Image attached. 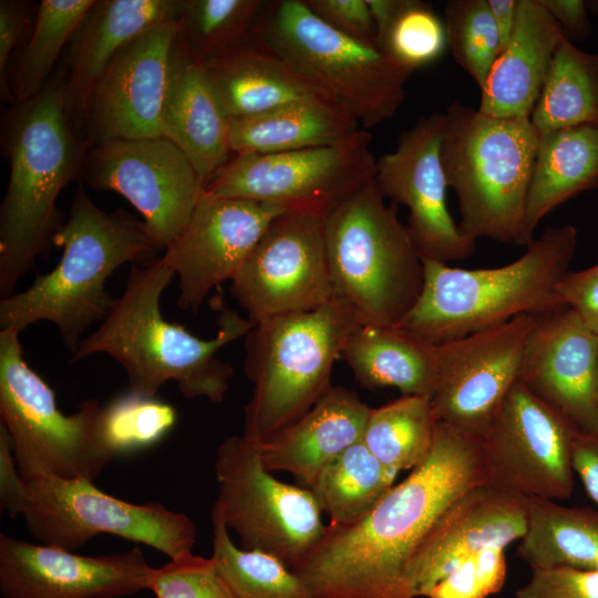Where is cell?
<instances>
[{
    "instance_id": "cell-1",
    "label": "cell",
    "mask_w": 598,
    "mask_h": 598,
    "mask_svg": "<svg viewBox=\"0 0 598 598\" xmlns=\"http://www.w3.org/2000/svg\"><path fill=\"white\" fill-rule=\"evenodd\" d=\"M487 483L480 436L439 422L425 460L350 526L328 524L293 569L315 598H416L405 566L444 509Z\"/></svg>"
},
{
    "instance_id": "cell-2",
    "label": "cell",
    "mask_w": 598,
    "mask_h": 598,
    "mask_svg": "<svg viewBox=\"0 0 598 598\" xmlns=\"http://www.w3.org/2000/svg\"><path fill=\"white\" fill-rule=\"evenodd\" d=\"M174 277L162 257L144 266L132 264L122 295L114 299L100 327L82 338L71 361L105 353L123 367L128 392L154 398L164 383L175 381L186 399L219 403L234 370L217 353L246 337L255 323L224 308L216 336L204 340L165 320L161 297Z\"/></svg>"
},
{
    "instance_id": "cell-3",
    "label": "cell",
    "mask_w": 598,
    "mask_h": 598,
    "mask_svg": "<svg viewBox=\"0 0 598 598\" xmlns=\"http://www.w3.org/2000/svg\"><path fill=\"white\" fill-rule=\"evenodd\" d=\"M3 120L10 176L0 209L1 299L53 243L56 198L81 176L91 146L70 115L60 72L32 99L11 104Z\"/></svg>"
},
{
    "instance_id": "cell-4",
    "label": "cell",
    "mask_w": 598,
    "mask_h": 598,
    "mask_svg": "<svg viewBox=\"0 0 598 598\" xmlns=\"http://www.w3.org/2000/svg\"><path fill=\"white\" fill-rule=\"evenodd\" d=\"M53 244L63 249L60 261L25 290L1 299L0 328L21 332L38 321L52 322L74 353L81 334L111 310L115 298L106 290L107 278L126 262L147 259L157 247L143 220L123 209L104 212L81 185Z\"/></svg>"
},
{
    "instance_id": "cell-5",
    "label": "cell",
    "mask_w": 598,
    "mask_h": 598,
    "mask_svg": "<svg viewBox=\"0 0 598 598\" xmlns=\"http://www.w3.org/2000/svg\"><path fill=\"white\" fill-rule=\"evenodd\" d=\"M577 245V228L561 225L547 228L523 256L496 268L465 269L423 259L422 292L395 327L437 346L522 315L565 307L557 287Z\"/></svg>"
},
{
    "instance_id": "cell-6",
    "label": "cell",
    "mask_w": 598,
    "mask_h": 598,
    "mask_svg": "<svg viewBox=\"0 0 598 598\" xmlns=\"http://www.w3.org/2000/svg\"><path fill=\"white\" fill-rule=\"evenodd\" d=\"M441 161L461 231L527 247L528 189L538 145L529 117H495L453 102L443 113Z\"/></svg>"
},
{
    "instance_id": "cell-7",
    "label": "cell",
    "mask_w": 598,
    "mask_h": 598,
    "mask_svg": "<svg viewBox=\"0 0 598 598\" xmlns=\"http://www.w3.org/2000/svg\"><path fill=\"white\" fill-rule=\"evenodd\" d=\"M361 324L340 297L255 323L245 337L244 370L252 394L243 435L259 443L306 414L332 386L333 364Z\"/></svg>"
},
{
    "instance_id": "cell-8",
    "label": "cell",
    "mask_w": 598,
    "mask_h": 598,
    "mask_svg": "<svg viewBox=\"0 0 598 598\" xmlns=\"http://www.w3.org/2000/svg\"><path fill=\"white\" fill-rule=\"evenodd\" d=\"M384 198L373 178L324 218L334 291L352 306L362 326H398L424 285L423 258Z\"/></svg>"
},
{
    "instance_id": "cell-9",
    "label": "cell",
    "mask_w": 598,
    "mask_h": 598,
    "mask_svg": "<svg viewBox=\"0 0 598 598\" xmlns=\"http://www.w3.org/2000/svg\"><path fill=\"white\" fill-rule=\"evenodd\" d=\"M250 35L347 109L363 130L391 118L405 100L411 71L377 44L330 27L305 0L265 1Z\"/></svg>"
},
{
    "instance_id": "cell-10",
    "label": "cell",
    "mask_w": 598,
    "mask_h": 598,
    "mask_svg": "<svg viewBox=\"0 0 598 598\" xmlns=\"http://www.w3.org/2000/svg\"><path fill=\"white\" fill-rule=\"evenodd\" d=\"M20 332L0 330V419L21 476L95 480L116 456L104 432V406L85 400L66 415L51 386L28 365Z\"/></svg>"
},
{
    "instance_id": "cell-11",
    "label": "cell",
    "mask_w": 598,
    "mask_h": 598,
    "mask_svg": "<svg viewBox=\"0 0 598 598\" xmlns=\"http://www.w3.org/2000/svg\"><path fill=\"white\" fill-rule=\"evenodd\" d=\"M215 474L212 517L237 534L241 549L270 554L293 570L324 535L311 491L275 478L262 465L257 442L243 434L225 439Z\"/></svg>"
},
{
    "instance_id": "cell-12",
    "label": "cell",
    "mask_w": 598,
    "mask_h": 598,
    "mask_svg": "<svg viewBox=\"0 0 598 598\" xmlns=\"http://www.w3.org/2000/svg\"><path fill=\"white\" fill-rule=\"evenodd\" d=\"M22 516L43 545L73 551L97 534L142 543L172 559L192 553L193 520L158 502L134 504L100 491L90 480L37 478Z\"/></svg>"
},
{
    "instance_id": "cell-13",
    "label": "cell",
    "mask_w": 598,
    "mask_h": 598,
    "mask_svg": "<svg viewBox=\"0 0 598 598\" xmlns=\"http://www.w3.org/2000/svg\"><path fill=\"white\" fill-rule=\"evenodd\" d=\"M371 135L359 130L338 144L281 152L236 153L206 185L216 197L275 204L326 217L337 205L374 178Z\"/></svg>"
},
{
    "instance_id": "cell-14",
    "label": "cell",
    "mask_w": 598,
    "mask_h": 598,
    "mask_svg": "<svg viewBox=\"0 0 598 598\" xmlns=\"http://www.w3.org/2000/svg\"><path fill=\"white\" fill-rule=\"evenodd\" d=\"M324 218L287 210L270 221L230 285L251 322L313 310L338 297L328 265Z\"/></svg>"
},
{
    "instance_id": "cell-15",
    "label": "cell",
    "mask_w": 598,
    "mask_h": 598,
    "mask_svg": "<svg viewBox=\"0 0 598 598\" xmlns=\"http://www.w3.org/2000/svg\"><path fill=\"white\" fill-rule=\"evenodd\" d=\"M81 176L95 189L126 198L157 249L164 250L184 230L205 190L192 162L163 136L94 143Z\"/></svg>"
},
{
    "instance_id": "cell-16",
    "label": "cell",
    "mask_w": 598,
    "mask_h": 598,
    "mask_svg": "<svg viewBox=\"0 0 598 598\" xmlns=\"http://www.w3.org/2000/svg\"><path fill=\"white\" fill-rule=\"evenodd\" d=\"M576 432L517 381L481 437L487 483L524 497L568 498Z\"/></svg>"
},
{
    "instance_id": "cell-17",
    "label": "cell",
    "mask_w": 598,
    "mask_h": 598,
    "mask_svg": "<svg viewBox=\"0 0 598 598\" xmlns=\"http://www.w3.org/2000/svg\"><path fill=\"white\" fill-rule=\"evenodd\" d=\"M537 315L437 344L436 377L430 401L439 422L482 437L518 381Z\"/></svg>"
},
{
    "instance_id": "cell-18",
    "label": "cell",
    "mask_w": 598,
    "mask_h": 598,
    "mask_svg": "<svg viewBox=\"0 0 598 598\" xmlns=\"http://www.w3.org/2000/svg\"><path fill=\"white\" fill-rule=\"evenodd\" d=\"M443 113L419 118L396 148L379 157L374 181L384 197L409 208L408 230L421 257L441 264L471 256L476 241L455 224L441 161Z\"/></svg>"
},
{
    "instance_id": "cell-19",
    "label": "cell",
    "mask_w": 598,
    "mask_h": 598,
    "mask_svg": "<svg viewBox=\"0 0 598 598\" xmlns=\"http://www.w3.org/2000/svg\"><path fill=\"white\" fill-rule=\"evenodd\" d=\"M177 20L158 23L125 44L111 60L87 102L86 141L161 137L172 76Z\"/></svg>"
},
{
    "instance_id": "cell-20",
    "label": "cell",
    "mask_w": 598,
    "mask_h": 598,
    "mask_svg": "<svg viewBox=\"0 0 598 598\" xmlns=\"http://www.w3.org/2000/svg\"><path fill=\"white\" fill-rule=\"evenodd\" d=\"M283 212L275 204L204 190L188 224L162 256L178 278V307L197 312L212 289L231 281L270 221Z\"/></svg>"
},
{
    "instance_id": "cell-21",
    "label": "cell",
    "mask_w": 598,
    "mask_h": 598,
    "mask_svg": "<svg viewBox=\"0 0 598 598\" xmlns=\"http://www.w3.org/2000/svg\"><path fill=\"white\" fill-rule=\"evenodd\" d=\"M153 571L138 548L81 556L0 535L4 598H120L148 589Z\"/></svg>"
},
{
    "instance_id": "cell-22",
    "label": "cell",
    "mask_w": 598,
    "mask_h": 598,
    "mask_svg": "<svg viewBox=\"0 0 598 598\" xmlns=\"http://www.w3.org/2000/svg\"><path fill=\"white\" fill-rule=\"evenodd\" d=\"M518 381L577 431L598 429V333L573 309L538 317Z\"/></svg>"
},
{
    "instance_id": "cell-23",
    "label": "cell",
    "mask_w": 598,
    "mask_h": 598,
    "mask_svg": "<svg viewBox=\"0 0 598 598\" xmlns=\"http://www.w3.org/2000/svg\"><path fill=\"white\" fill-rule=\"evenodd\" d=\"M526 523L527 497L488 483L468 489L444 509L410 557L409 588L416 598L425 597L471 556L520 539Z\"/></svg>"
},
{
    "instance_id": "cell-24",
    "label": "cell",
    "mask_w": 598,
    "mask_h": 598,
    "mask_svg": "<svg viewBox=\"0 0 598 598\" xmlns=\"http://www.w3.org/2000/svg\"><path fill=\"white\" fill-rule=\"evenodd\" d=\"M186 0H95L74 31L60 71L76 130L92 91L114 55L147 29L178 20Z\"/></svg>"
},
{
    "instance_id": "cell-25",
    "label": "cell",
    "mask_w": 598,
    "mask_h": 598,
    "mask_svg": "<svg viewBox=\"0 0 598 598\" xmlns=\"http://www.w3.org/2000/svg\"><path fill=\"white\" fill-rule=\"evenodd\" d=\"M370 409L357 392L331 386L306 414L258 443L262 465L308 488L326 464L362 441Z\"/></svg>"
},
{
    "instance_id": "cell-26",
    "label": "cell",
    "mask_w": 598,
    "mask_h": 598,
    "mask_svg": "<svg viewBox=\"0 0 598 598\" xmlns=\"http://www.w3.org/2000/svg\"><path fill=\"white\" fill-rule=\"evenodd\" d=\"M229 123L202 63L186 52L177 31L161 133L187 156L205 187L234 155Z\"/></svg>"
},
{
    "instance_id": "cell-27",
    "label": "cell",
    "mask_w": 598,
    "mask_h": 598,
    "mask_svg": "<svg viewBox=\"0 0 598 598\" xmlns=\"http://www.w3.org/2000/svg\"><path fill=\"white\" fill-rule=\"evenodd\" d=\"M564 38L540 0H518L513 33L481 90L478 111L495 117H529Z\"/></svg>"
},
{
    "instance_id": "cell-28",
    "label": "cell",
    "mask_w": 598,
    "mask_h": 598,
    "mask_svg": "<svg viewBox=\"0 0 598 598\" xmlns=\"http://www.w3.org/2000/svg\"><path fill=\"white\" fill-rule=\"evenodd\" d=\"M202 65L230 120L266 113L295 101L330 97L251 35Z\"/></svg>"
},
{
    "instance_id": "cell-29",
    "label": "cell",
    "mask_w": 598,
    "mask_h": 598,
    "mask_svg": "<svg viewBox=\"0 0 598 598\" xmlns=\"http://www.w3.org/2000/svg\"><path fill=\"white\" fill-rule=\"evenodd\" d=\"M597 186L598 123L538 133L524 223L527 246L545 216Z\"/></svg>"
},
{
    "instance_id": "cell-30",
    "label": "cell",
    "mask_w": 598,
    "mask_h": 598,
    "mask_svg": "<svg viewBox=\"0 0 598 598\" xmlns=\"http://www.w3.org/2000/svg\"><path fill=\"white\" fill-rule=\"evenodd\" d=\"M360 128L353 115L330 97L295 101L258 115L233 118V154L281 153L341 143Z\"/></svg>"
},
{
    "instance_id": "cell-31",
    "label": "cell",
    "mask_w": 598,
    "mask_h": 598,
    "mask_svg": "<svg viewBox=\"0 0 598 598\" xmlns=\"http://www.w3.org/2000/svg\"><path fill=\"white\" fill-rule=\"evenodd\" d=\"M340 358L367 389L395 388L402 395L432 393L437 347L398 327L360 326L347 339Z\"/></svg>"
},
{
    "instance_id": "cell-32",
    "label": "cell",
    "mask_w": 598,
    "mask_h": 598,
    "mask_svg": "<svg viewBox=\"0 0 598 598\" xmlns=\"http://www.w3.org/2000/svg\"><path fill=\"white\" fill-rule=\"evenodd\" d=\"M517 548L530 569L598 570V511L527 497L526 530Z\"/></svg>"
},
{
    "instance_id": "cell-33",
    "label": "cell",
    "mask_w": 598,
    "mask_h": 598,
    "mask_svg": "<svg viewBox=\"0 0 598 598\" xmlns=\"http://www.w3.org/2000/svg\"><path fill=\"white\" fill-rule=\"evenodd\" d=\"M396 475L360 441L326 464L308 488L329 516L330 525L350 526L375 507Z\"/></svg>"
},
{
    "instance_id": "cell-34",
    "label": "cell",
    "mask_w": 598,
    "mask_h": 598,
    "mask_svg": "<svg viewBox=\"0 0 598 598\" xmlns=\"http://www.w3.org/2000/svg\"><path fill=\"white\" fill-rule=\"evenodd\" d=\"M529 120L538 133L598 123V53L564 38Z\"/></svg>"
},
{
    "instance_id": "cell-35",
    "label": "cell",
    "mask_w": 598,
    "mask_h": 598,
    "mask_svg": "<svg viewBox=\"0 0 598 598\" xmlns=\"http://www.w3.org/2000/svg\"><path fill=\"white\" fill-rule=\"evenodd\" d=\"M437 423L429 396L402 395L370 409L362 443L389 471H412L427 456Z\"/></svg>"
},
{
    "instance_id": "cell-36",
    "label": "cell",
    "mask_w": 598,
    "mask_h": 598,
    "mask_svg": "<svg viewBox=\"0 0 598 598\" xmlns=\"http://www.w3.org/2000/svg\"><path fill=\"white\" fill-rule=\"evenodd\" d=\"M95 0H42L30 40L10 68L14 102L35 96L51 79L55 63Z\"/></svg>"
},
{
    "instance_id": "cell-37",
    "label": "cell",
    "mask_w": 598,
    "mask_h": 598,
    "mask_svg": "<svg viewBox=\"0 0 598 598\" xmlns=\"http://www.w3.org/2000/svg\"><path fill=\"white\" fill-rule=\"evenodd\" d=\"M218 573L236 598H315L307 584L277 557L237 547L225 524L212 517Z\"/></svg>"
},
{
    "instance_id": "cell-38",
    "label": "cell",
    "mask_w": 598,
    "mask_h": 598,
    "mask_svg": "<svg viewBox=\"0 0 598 598\" xmlns=\"http://www.w3.org/2000/svg\"><path fill=\"white\" fill-rule=\"evenodd\" d=\"M264 0H186L177 20L178 40L203 63L244 43Z\"/></svg>"
},
{
    "instance_id": "cell-39",
    "label": "cell",
    "mask_w": 598,
    "mask_h": 598,
    "mask_svg": "<svg viewBox=\"0 0 598 598\" xmlns=\"http://www.w3.org/2000/svg\"><path fill=\"white\" fill-rule=\"evenodd\" d=\"M447 49L483 89L501 53V40L487 0H451L445 4Z\"/></svg>"
},
{
    "instance_id": "cell-40",
    "label": "cell",
    "mask_w": 598,
    "mask_h": 598,
    "mask_svg": "<svg viewBox=\"0 0 598 598\" xmlns=\"http://www.w3.org/2000/svg\"><path fill=\"white\" fill-rule=\"evenodd\" d=\"M378 47L396 64L414 73L435 62L447 49L444 20L425 2L402 0Z\"/></svg>"
},
{
    "instance_id": "cell-41",
    "label": "cell",
    "mask_w": 598,
    "mask_h": 598,
    "mask_svg": "<svg viewBox=\"0 0 598 598\" xmlns=\"http://www.w3.org/2000/svg\"><path fill=\"white\" fill-rule=\"evenodd\" d=\"M175 422V409L155 396L127 391L104 406V432L116 455L157 443Z\"/></svg>"
},
{
    "instance_id": "cell-42",
    "label": "cell",
    "mask_w": 598,
    "mask_h": 598,
    "mask_svg": "<svg viewBox=\"0 0 598 598\" xmlns=\"http://www.w3.org/2000/svg\"><path fill=\"white\" fill-rule=\"evenodd\" d=\"M148 590L156 598H236L212 558L193 553L154 568Z\"/></svg>"
},
{
    "instance_id": "cell-43",
    "label": "cell",
    "mask_w": 598,
    "mask_h": 598,
    "mask_svg": "<svg viewBox=\"0 0 598 598\" xmlns=\"http://www.w3.org/2000/svg\"><path fill=\"white\" fill-rule=\"evenodd\" d=\"M506 579L505 548L492 547L471 556L432 587L425 598H488Z\"/></svg>"
},
{
    "instance_id": "cell-44",
    "label": "cell",
    "mask_w": 598,
    "mask_h": 598,
    "mask_svg": "<svg viewBox=\"0 0 598 598\" xmlns=\"http://www.w3.org/2000/svg\"><path fill=\"white\" fill-rule=\"evenodd\" d=\"M530 571L515 598H598V570L549 567Z\"/></svg>"
},
{
    "instance_id": "cell-45",
    "label": "cell",
    "mask_w": 598,
    "mask_h": 598,
    "mask_svg": "<svg viewBox=\"0 0 598 598\" xmlns=\"http://www.w3.org/2000/svg\"><path fill=\"white\" fill-rule=\"evenodd\" d=\"M305 3L318 18L336 30L363 42L377 44L375 27L368 0H305Z\"/></svg>"
},
{
    "instance_id": "cell-46",
    "label": "cell",
    "mask_w": 598,
    "mask_h": 598,
    "mask_svg": "<svg viewBox=\"0 0 598 598\" xmlns=\"http://www.w3.org/2000/svg\"><path fill=\"white\" fill-rule=\"evenodd\" d=\"M33 3L22 0L0 1V92L2 99L13 104L9 84L12 54L24 32Z\"/></svg>"
},
{
    "instance_id": "cell-47",
    "label": "cell",
    "mask_w": 598,
    "mask_h": 598,
    "mask_svg": "<svg viewBox=\"0 0 598 598\" xmlns=\"http://www.w3.org/2000/svg\"><path fill=\"white\" fill-rule=\"evenodd\" d=\"M563 306L573 309L598 333V264L579 271H568L557 287Z\"/></svg>"
},
{
    "instance_id": "cell-48",
    "label": "cell",
    "mask_w": 598,
    "mask_h": 598,
    "mask_svg": "<svg viewBox=\"0 0 598 598\" xmlns=\"http://www.w3.org/2000/svg\"><path fill=\"white\" fill-rule=\"evenodd\" d=\"M0 501L10 517L22 515L29 502V484L21 476L11 437L0 424Z\"/></svg>"
},
{
    "instance_id": "cell-49",
    "label": "cell",
    "mask_w": 598,
    "mask_h": 598,
    "mask_svg": "<svg viewBox=\"0 0 598 598\" xmlns=\"http://www.w3.org/2000/svg\"><path fill=\"white\" fill-rule=\"evenodd\" d=\"M573 468L590 499L598 505V429L576 432L573 441Z\"/></svg>"
},
{
    "instance_id": "cell-50",
    "label": "cell",
    "mask_w": 598,
    "mask_h": 598,
    "mask_svg": "<svg viewBox=\"0 0 598 598\" xmlns=\"http://www.w3.org/2000/svg\"><path fill=\"white\" fill-rule=\"evenodd\" d=\"M559 24L564 37L573 42L589 38L592 23L586 1L582 0H540Z\"/></svg>"
},
{
    "instance_id": "cell-51",
    "label": "cell",
    "mask_w": 598,
    "mask_h": 598,
    "mask_svg": "<svg viewBox=\"0 0 598 598\" xmlns=\"http://www.w3.org/2000/svg\"><path fill=\"white\" fill-rule=\"evenodd\" d=\"M487 4L498 31L502 51L509 41L516 23L518 0H487Z\"/></svg>"
},
{
    "instance_id": "cell-52",
    "label": "cell",
    "mask_w": 598,
    "mask_h": 598,
    "mask_svg": "<svg viewBox=\"0 0 598 598\" xmlns=\"http://www.w3.org/2000/svg\"><path fill=\"white\" fill-rule=\"evenodd\" d=\"M401 3L402 0H368L375 27L377 44L399 11Z\"/></svg>"
},
{
    "instance_id": "cell-53",
    "label": "cell",
    "mask_w": 598,
    "mask_h": 598,
    "mask_svg": "<svg viewBox=\"0 0 598 598\" xmlns=\"http://www.w3.org/2000/svg\"><path fill=\"white\" fill-rule=\"evenodd\" d=\"M588 11L592 12V14L598 16V1H586Z\"/></svg>"
}]
</instances>
